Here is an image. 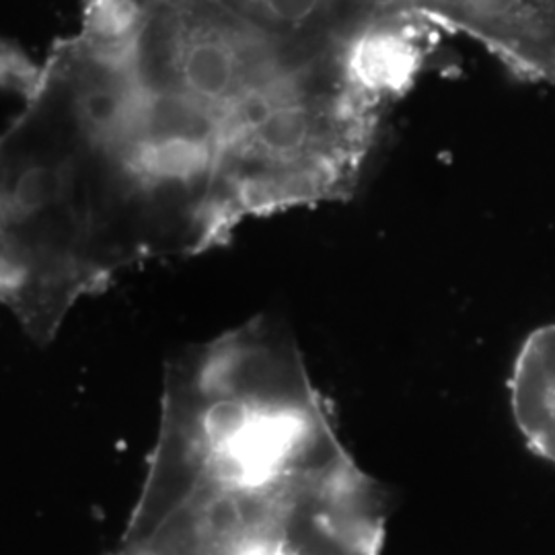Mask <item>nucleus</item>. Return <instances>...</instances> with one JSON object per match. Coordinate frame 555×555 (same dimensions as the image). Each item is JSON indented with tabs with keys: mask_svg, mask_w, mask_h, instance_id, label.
Here are the masks:
<instances>
[{
	"mask_svg": "<svg viewBox=\"0 0 555 555\" xmlns=\"http://www.w3.org/2000/svg\"><path fill=\"white\" fill-rule=\"evenodd\" d=\"M387 513L291 330L261 315L169 362L157 447L116 555H380Z\"/></svg>",
	"mask_w": 555,
	"mask_h": 555,
	"instance_id": "nucleus-1",
	"label": "nucleus"
},
{
	"mask_svg": "<svg viewBox=\"0 0 555 555\" xmlns=\"http://www.w3.org/2000/svg\"><path fill=\"white\" fill-rule=\"evenodd\" d=\"M383 20L476 41L516 79L555 89V0H373Z\"/></svg>",
	"mask_w": 555,
	"mask_h": 555,
	"instance_id": "nucleus-2",
	"label": "nucleus"
},
{
	"mask_svg": "<svg viewBox=\"0 0 555 555\" xmlns=\"http://www.w3.org/2000/svg\"><path fill=\"white\" fill-rule=\"evenodd\" d=\"M268 34L315 50L364 54L399 23L378 15L373 0H217Z\"/></svg>",
	"mask_w": 555,
	"mask_h": 555,
	"instance_id": "nucleus-3",
	"label": "nucleus"
},
{
	"mask_svg": "<svg viewBox=\"0 0 555 555\" xmlns=\"http://www.w3.org/2000/svg\"><path fill=\"white\" fill-rule=\"evenodd\" d=\"M508 387L520 435L533 453L555 463V323L525 339Z\"/></svg>",
	"mask_w": 555,
	"mask_h": 555,
	"instance_id": "nucleus-4",
	"label": "nucleus"
}]
</instances>
